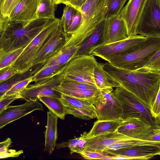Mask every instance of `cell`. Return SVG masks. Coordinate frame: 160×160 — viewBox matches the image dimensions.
Segmentation results:
<instances>
[{
    "instance_id": "24",
    "label": "cell",
    "mask_w": 160,
    "mask_h": 160,
    "mask_svg": "<svg viewBox=\"0 0 160 160\" xmlns=\"http://www.w3.org/2000/svg\"><path fill=\"white\" fill-rule=\"evenodd\" d=\"M60 99L65 106L83 110L87 112L91 119L97 118L96 109L93 104L86 101L61 93Z\"/></svg>"
},
{
    "instance_id": "38",
    "label": "cell",
    "mask_w": 160,
    "mask_h": 160,
    "mask_svg": "<svg viewBox=\"0 0 160 160\" xmlns=\"http://www.w3.org/2000/svg\"><path fill=\"white\" fill-rule=\"evenodd\" d=\"M84 159L87 160H111V156L102 153L84 150L79 153Z\"/></svg>"
},
{
    "instance_id": "39",
    "label": "cell",
    "mask_w": 160,
    "mask_h": 160,
    "mask_svg": "<svg viewBox=\"0 0 160 160\" xmlns=\"http://www.w3.org/2000/svg\"><path fill=\"white\" fill-rule=\"evenodd\" d=\"M152 117L156 122L160 125V89L157 93L150 110Z\"/></svg>"
},
{
    "instance_id": "2",
    "label": "cell",
    "mask_w": 160,
    "mask_h": 160,
    "mask_svg": "<svg viewBox=\"0 0 160 160\" xmlns=\"http://www.w3.org/2000/svg\"><path fill=\"white\" fill-rule=\"evenodd\" d=\"M53 20L37 19L25 27L20 23L8 21L2 33L6 37L7 52L25 47Z\"/></svg>"
},
{
    "instance_id": "13",
    "label": "cell",
    "mask_w": 160,
    "mask_h": 160,
    "mask_svg": "<svg viewBox=\"0 0 160 160\" xmlns=\"http://www.w3.org/2000/svg\"><path fill=\"white\" fill-rule=\"evenodd\" d=\"M102 153L110 156H123L128 160H148L160 155V147L145 145L116 149H107Z\"/></svg>"
},
{
    "instance_id": "50",
    "label": "cell",
    "mask_w": 160,
    "mask_h": 160,
    "mask_svg": "<svg viewBox=\"0 0 160 160\" xmlns=\"http://www.w3.org/2000/svg\"><path fill=\"white\" fill-rule=\"evenodd\" d=\"M55 5H58L61 3L62 0H52Z\"/></svg>"
},
{
    "instance_id": "42",
    "label": "cell",
    "mask_w": 160,
    "mask_h": 160,
    "mask_svg": "<svg viewBox=\"0 0 160 160\" xmlns=\"http://www.w3.org/2000/svg\"><path fill=\"white\" fill-rule=\"evenodd\" d=\"M18 73H19L18 70L12 66L0 70V83L7 80Z\"/></svg>"
},
{
    "instance_id": "40",
    "label": "cell",
    "mask_w": 160,
    "mask_h": 160,
    "mask_svg": "<svg viewBox=\"0 0 160 160\" xmlns=\"http://www.w3.org/2000/svg\"><path fill=\"white\" fill-rule=\"evenodd\" d=\"M81 12L77 10L74 16L72 23L67 34L68 36L74 33L81 25L82 22Z\"/></svg>"
},
{
    "instance_id": "18",
    "label": "cell",
    "mask_w": 160,
    "mask_h": 160,
    "mask_svg": "<svg viewBox=\"0 0 160 160\" xmlns=\"http://www.w3.org/2000/svg\"><path fill=\"white\" fill-rule=\"evenodd\" d=\"M134 138L114 132L88 138L84 150L102 153L108 147Z\"/></svg>"
},
{
    "instance_id": "12",
    "label": "cell",
    "mask_w": 160,
    "mask_h": 160,
    "mask_svg": "<svg viewBox=\"0 0 160 160\" xmlns=\"http://www.w3.org/2000/svg\"><path fill=\"white\" fill-rule=\"evenodd\" d=\"M67 36L60 24L58 28L42 48L30 69L34 71L35 73L48 60L61 50Z\"/></svg>"
},
{
    "instance_id": "22",
    "label": "cell",
    "mask_w": 160,
    "mask_h": 160,
    "mask_svg": "<svg viewBox=\"0 0 160 160\" xmlns=\"http://www.w3.org/2000/svg\"><path fill=\"white\" fill-rule=\"evenodd\" d=\"M61 93L86 101L93 104L96 101L99 89H74L57 86L54 89Z\"/></svg>"
},
{
    "instance_id": "25",
    "label": "cell",
    "mask_w": 160,
    "mask_h": 160,
    "mask_svg": "<svg viewBox=\"0 0 160 160\" xmlns=\"http://www.w3.org/2000/svg\"><path fill=\"white\" fill-rule=\"evenodd\" d=\"M38 99L43 102L49 111L63 120L66 115L65 105L60 98L49 96L40 97Z\"/></svg>"
},
{
    "instance_id": "16",
    "label": "cell",
    "mask_w": 160,
    "mask_h": 160,
    "mask_svg": "<svg viewBox=\"0 0 160 160\" xmlns=\"http://www.w3.org/2000/svg\"><path fill=\"white\" fill-rule=\"evenodd\" d=\"M148 0H128L119 14L124 20L128 37L136 35V30Z\"/></svg>"
},
{
    "instance_id": "10",
    "label": "cell",
    "mask_w": 160,
    "mask_h": 160,
    "mask_svg": "<svg viewBox=\"0 0 160 160\" xmlns=\"http://www.w3.org/2000/svg\"><path fill=\"white\" fill-rule=\"evenodd\" d=\"M108 0H87L79 11L82 15V22L76 31L89 35L97 26L104 20Z\"/></svg>"
},
{
    "instance_id": "5",
    "label": "cell",
    "mask_w": 160,
    "mask_h": 160,
    "mask_svg": "<svg viewBox=\"0 0 160 160\" xmlns=\"http://www.w3.org/2000/svg\"><path fill=\"white\" fill-rule=\"evenodd\" d=\"M115 98L121 104L122 112L120 119L141 118L150 123L154 128H160L152 117L150 110L133 94L124 88L116 87L112 92Z\"/></svg>"
},
{
    "instance_id": "7",
    "label": "cell",
    "mask_w": 160,
    "mask_h": 160,
    "mask_svg": "<svg viewBox=\"0 0 160 160\" xmlns=\"http://www.w3.org/2000/svg\"><path fill=\"white\" fill-rule=\"evenodd\" d=\"M147 38L136 35L115 42L104 44L93 50L90 55L108 61L112 58L122 56L135 51L142 45Z\"/></svg>"
},
{
    "instance_id": "46",
    "label": "cell",
    "mask_w": 160,
    "mask_h": 160,
    "mask_svg": "<svg viewBox=\"0 0 160 160\" xmlns=\"http://www.w3.org/2000/svg\"><path fill=\"white\" fill-rule=\"evenodd\" d=\"M23 152L22 150L17 151L14 149H8L6 151L0 152V159L9 157H18Z\"/></svg>"
},
{
    "instance_id": "20",
    "label": "cell",
    "mask_w": 160,
    "mask_h": 160,
    "mask_svg": "<svg viewBox=\"0 0 160 160\" xmlns=\"http://www.w3.org/2000/svg\"><path fill=\"white\" fill-rule=\"evenodd\" d=\"M105 20L101 22L81 44L74 58L83 55H90L95 49L104 44L103 33Z\"/></svg>"
},
{
    "instance_id": "19",
    "label": "cell",
    "mask_w": 160,
    "mask_h": 160,
    "mask_svg": "<svg viewBox=\"0 0 160 160\" xmlns=\"http://www.w3.org/2000/svg\"><path fill=\"white\" fill-rule=\"evenodd\" d=\"M128 37L125 23L119 15L105 20L103 33L104 44L115 42Z\"/></svg>"
},
{
    "instance_id": "35",
    "label": "cell",
    "mask_w": 160,
    "mask_h": 160,
    "mask_svg": "<svg viewBox=\"0 0 160 160\" xmlns=\"http://www.w3.org/2000/svg\"><path fill=\"white\" fill-rule=\"evenodd\" d=\"M58 86L62 87L74 89H94L97 88L94 86L64 78L63 79Z\"/></svg>"
},
{
    "instance_id": "28",
    "label": "cell",
    "mask_w": 160,
    "mask_h": 160,
    "mask_svg": "<svg viewBox=\"0 0 160 160\" xmlns=\"http://www.w3.org/2000/svg\"><path fill=\"white\" fill-rule=\"evenodd\" d=\"M34 73V71L30 69L26 72L17 73L7 80L0 83V99L15 84L31 77Z\"/></svg>"
},
{
    "instance_id": "21",
    "label": "cell",
    "mask_w": 160,
    "mask_h": 160,
    "mask_svg": "<svg viewBox=\"0 0 160 160\" xmlns=\"http://www.w3.org/2000/svg\"><path fill=\"white\" fill-rule=\"evenodd\" d=\"M58 117L50 111L47 112V124L44 132L45 143L44 151L50 155L56 146L57 139V124Z\"/></svg>"
},
{
    "instance_id": "6",
    "label": "cell",
    "mask_w": 160,
    "mask_h": 160,
    "mask_svg": "<svg viewBox=\"0 0 160 160\" xmlns=\"http://www.w3.org/2000/svg\"><path fill=\"white\" fill-rule=\"evenodd\" d=\"M97 62L93 56L83 55L66 63L61 73L63 78L94 86V70Z\"/></svg>"
},
{
    "instance_id": "45",
    "label": "cell",
    "mask_w": 160,
    "mask_h": 160,
    "mask_svg": "<svg viewBox=\"0 0 160 160\" xmlns=\"http://www.w3.org/2000/svg\"><path fill=\"white\" fill-rule=\"evenodd\" d=\"M87 0H62L61 3L71 6L79 10L83 4Z\"/></svg>"
},
{
    "instance_id": "27",
    "label": "cell",
    "mask_w": 160,
    "mask_h": 160,
    "mask_svg": "<svg viewBox=\"0 0 160 160\" xmlns=\"http://www.w3.org/2000/svg\"><path fill=\"white\" fill-rule=\"evenodd\" d=\"M87 132H84L80 137L70 139L66 142L56 144L57 148L68 147L70 150V154L73 153H80L85 149L86 143L88 138L86 137Z\"/></svg>"
},
{
    "instance_id": "34",
    "label": "cell",
    "mask_w": 160,
    "mask_h": 160,
    "mask_svg": "<svg viewBox=\"0 0 160 160\" xmlns=\"http://www.w3.org/2000/svg\"><path fill=\"white\" fill-rule=\"evenodd\" d=\"M140 69L145 71L160 73V50L156 52Z\"/></svg>"
},
{
    "instance_id": "9",
    "label": "cell",
    "mask_w": 160,
    "mask_h": 160,
    "mask_svg": "<svg viewBox=\"0 0 160 160\" xmlns=\"http://www.w3.org/2000/svg\"><path fill=\"white\" fill-rule=\"evenodd\" d=\"M62 68L48 78L42 79L32 84L28 85L19 93L20 98L28 101L38 100L40 97L49 96L60 98L61 93L54 89L63 79L61 73Z\"/></svg>"
},
{
    "instance_id": "4",
    "label": "cell",
    "mask_w": 160,
    "mask_h": 160,
    "mask_svg": "<svg viewBox=\"0 0 160 160\" xmlns=\"http://www.w3.org/2000/svg\"><path fill=\"white\" fill-rule=\"evenodd\" d=\"M142 45L135 51L121 57H114L108 61L117 68L130 71L142 68L160 50V38H147Z\"/></svg>"
},
{
    "instance_id": "11",
    "label": "cell",
    "mask_w": 160,
    "mask_h": 160,
    "mask_svg": "<svg viewBox=\"0 0 160 160\" xmlns=\"http://www.w3.org/2000/svg\"><path fill=\"white\" fill-rule=\"evenodd\" d=\"M113 87L99 89L97 99L93 104L98 120L120 119L122 109L120 102L112 94Z\"/></svg>"
},
{
    "instance_id": "17",
    "label": "cell",
    "mask_w": 160,
    "mask_h": 160,
    "mask_svg": "<svg viewBox=\"0 0 160 160\" xmlns=\"http://www.w3.org/2000/svg\"><path fill=\"white\" fill-rule=\"evenodd\" d=\"M154 128L147 122L140 118H133L123 120L118 131L132 138L143 140Z\"/></svg>"
},
{
    "instance_id": "31",
    "label": "cell",
    "mask_w": 160,
    "mask_h": 160,
    "mask_svg": "<svg viewBox=\"0 0 160 160\" xmlns=\"http://www.w3.org/2000/svg\"><path fill=\"white\" fill-rule=\"evenodd\" d=\"M77 10L68 5L64 7L60 23L63 31L67 33L72 23L73 18Z\"/></svg>"
},
{
    "instance_id": "26",
    "label": "cell",
    "mask_w": 160,
    "mask_h": 160,
    "mask_svg": "<svg viewBox=\"0 0 160 160\" xmlns=\"http://www.w3.org/2000/svg\"><path fill=\"white\" fill-rule=\"evenodd\" d=\"M104 65L103 63L97 62L94 69V77L97 88L100 89L109 87H117L115 83L104 70Z\"/></svg>"
},
{
    "instance_id": "14",
    "label": "cell",
    "mask_w": 160,
    "mask_h": 160,
    "mask_svg": "<svg viewBox=\"0 0 160 160\" xmlns=\"http://www.w3.org/2000/svg\"><path fill=\"white\" fill-rule=\"evenodd\" d=\"M36 110H43L42 104L38 100L27 101L18 105L7 106L0 112V129Z\"/></svg>"
},
{
    "instance_id": "47",
    "label": "cell",
    "mask_w": 160,
    "mask_h": 160,
    "mask_svg": "<svg viewBox=\"0 0 160 160\" xmlns=\"http://www.w3.org/2000/svg\"><path fill=\"white\" fill-rule=\"evenodd\" d=\"M6 36L2 33L0 36V59L7 52L6 49Z\"/></svg>"
},
{
    "instance_id": "15",
    "label": "cell",
    "mask_w": 160,
    "mask_h": 160,
    "mask_svg": "<svg viewBox=\"0 0 160 160\" xmlns=\"http://www.w3.org/2000/svg\"><path fill=\"white\" fill-rule=\"evenodd\" d=\"M40 0H21L11 12L8 21L27 26L37 19V11Z\"/></svg>"
},
{
    "instance_id": "3",
    "label": "cell",
    "mask_w": 160,
    "mask_h": 160,
    "mask_svg": "<svg viewBox=\"0 0 160 160\" xmlns=\"http://www.w3.org/2000/svg\"><path fill=\"white\" fill-rule=\"evenodd\" d=\"M60 19L55 18L25 47L11 66L19 73L28 71L40 51L60 25Z\"/></svg>"
},
{
    "instance_id": "1",
    "label": "cell",
    "mask_w": 160,
    "mask_h": 160,
    "mask_svg": "<svg viewBox=\"0 0 160 160\" xmlns=\"http://www.w3.org/2000/svg\"><path fill=\"white\" fill-rule=\"evenodd\" d=\"M103 70L117 87L130 92L149 110L160 89V73L141 69L130 71L114 66L108 62L104 63Z\"/></svg>"
},
{
    "instance_id": "23",
    "label": "cell",
    "mask_w": 160,
    "mask_h": 160,
    "mask_svg": "<svg viewBox=\"0 0 160 160\" xmlns=\"http://www.w3.org/2000/svg\"><path fill=\"white\" fill-rule=\"evenodd\" d=\"M123 120L120 119L108 120H98L94 122L93 126L86 134L87 138L114 132L122 125Z\"/></svg>"
},
{
    "instance_id": "48",
    "label": "cell",
    "mask_w": 160,
    "mask_h": 160,
    "mask_svg": "<svg viewBox=\"0 0 160 160\" xmlns=\"http://www.w3.org/2000/svg\"><path fill=\"white\" fill-rule=\"evenodd\" d=\"M11 139L7 138L5 141L0 142V152L6 151L8 150L9 147L12 143Z\"/></svg>"
},
{
    "instance_id": "37",
    "label": "cell",
    "mask_w": 160,
    "mask_h": 160,
    "mask_svg": "<svg viewBox=\"0 0 160 160\" xmlns=\"http://www.w3.org/2000/svg\"><path fill=\"white\" fill-rule=\"evenodd\" d=\"M32 82V76L15 84L2 97L19 94L20 92Z\"/></svg>"
},
{
    "instance_id": "43",
    "label": "cell",
    "mask_w": 160,
    "mask_h": 160,
    "mask_svg": "<svg viewBox=\"0 0 160 160\" xmlns=\"http://www.w3.org/2000/svg\"><path fill=\"white\" fill-rule=\"evenodd\" d=\"M20 98L19 94L2 97L0 99V112L15 100Z\"/></svg>"
},
{
    "instance_id": "8",
    "label": "cell",
    "mask_w": 160,
    "mask_h": 160,
    "mask_svg": "<svg viewBox=\"0 0 160 160\" xmlns=\"http://www.w3.org/2000/svg\"><path fill=\"white\" fill-rule=\"evenodd\" d=\"M136 33L146 38H160V0H148Z\"/></svg>"
},
{
    "instance_id": "51",
    "label": "cell",
    "mask_w": 160,
    "mask_h": 160,
    "mask_svg": "<svg viewBox=\"0 0 160 160\" xmlns=\"http://www.w3.org/2000/svg\"><path fill=\"white\" fill-rule=\"evenodd\" d=\"M2 32L0 31V36L2 35Z\"/></svg>"
},
{
    "instance_id": "33",
    "label": "cell",
    "mask_w": 160,
    "mask_h": 160,
    "mask_svg": "<svg viewBox=\"0 0 160 160\" xmlns=\"http://www.w3.org/2000/svg\"><path fill=\"white\" fill-rule=\"evenodd\" d=\"M24 47L6 52L0 59V70L11 66L21 54Z\"/></svg>"
},
{
    "instance_id": "49",
    "label": "cell",
    "mask_w": 160,
    "mask_h": 160,
    "mask_svg": "<svg viewBox=\"0 0 160 160\" xmlns=\"http://www.w3.org/2000/svg\"><path fill=\"white\" fill-rule=\"evenodd\" d=\"M3 0H0V31L2 32L4 31L5 24L8 21V19L3 18L1 12V6Z\"/></svg>"
},
{
    "instance_id": "44",
    "label": "cell",
    "mask_w": 160,
    "mask_h": 160,
    "mask_svg": "<svg viewBox=\"0 0 160 160\" xmlns=\"http://www.w3.org/2000/svg\"><path fill=\"white\" fill-rule=\"evenodd\" d=\"M143 140L160 142V128H154L152 131Z\"/></svg>"
},
{
    "instance_id": "41",
    "label": "cell",
    "mask_w": 160,
    "mask_h": 160,
    "mask_svg": "<svg viewBox=\"0 0 160 160\" xmlns=\"http://www.w3.org/2000/svg\"><path fill=\"white\" fill-rule=\"evenodd\" d=\"M65 106L66 115L71 114L76 117L86 120H89L91 119L89 115L83 110L68 106Z\"/></svg>"
},
{
    "instance_id": "29",
    "label": "cell",
    "mask_w": 160,
    "mask_h": 160,
    "mask_svg": "<svg viewBox=\"0 0 160 160\" xmlns=\"http://www.w3.org/2000/svg\"><path fill=\"white\" fill-rule=\"evenodd\" d=\"M56 5L52 0H40L37 9V19H54Z\"/></svg>"
},
{
    "instance_id": "32",
    "label": "cell",
    "mask_w": 160,
    "mask_h": 160,
    "mask_svg": "<svg viewBox=\"0 0 160 160\" xmlns=\"http://www.w3.org/2000/svg\"><path fill=\"white\" fill-rule=\"evenodd\" d=\"M58 64L47 67L32 76V82H36L50 77L58 72L65 65Z\"/></svg>"
},
{
    "instance_id": "36",
    "label": "cell",
    "mask_w": 160,
    "mask_h": 160,
    "mask_svg": "<svg viewBox=\"0 0 160 160\" xmlns=\"http://www.w3.org/2000/svg\"><path fill=\"white\" fill-rule=\"evenodd\" d=\"M21 0H3L1 12L4 18L8 19L11 12Z\"/></svg>"
},
{
    "instance_id": "30",
    "label": "cell",
    "mask_w": 160,
    "mask_h": 160,
    "mask_svg": "<svg viewBox=\"0 0 160 160\" xmlns=\"http://www.w3.org/2000/svg\"><path fill=\"white\" fill-rule=\"evenodd\" d=\"M128 0H108L107 10L104 17V20L119 15Z\"/></svg>"
}]
</instances>
